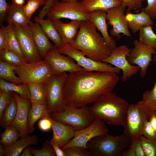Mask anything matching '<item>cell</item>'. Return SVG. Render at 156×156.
Returning a JSON list of instances; mask_svg holds the SVG:
<instances>
[{
	"mask_svg": "<svg viewBox=\"0 0 156 156\" xmlns=\"http://www.w3.org/2000/svg\"><path fill=\"white\" fill-rule=\"evenodd\" d=\"M118 74L85 70L69 73L63 86L67 106L81 107L94 102L102 95L110 92L119 80Z\"/></svg>",
	"mask_w": 156,
	"mask_h": 156,
	"instance_id": "cell-1",
	"label": "cell"
},
{
	"mask_svg": "<svg viewBox=\"0 0 156 156\" xmlns=\"http://www.w3.org/2000/svg\"><path fill=\"white\" fill-rule=\"evenodd\" d=\"M72 46L81 51L88 57L102 62L109 55L112 50L89 20L82 21L76 39Z\"/></svg>",
	"mask_w": 156,
	"mask_h": 156,
	"instance_id": "cell-2",
	"label": "cell"
},
{
	"mask_svg": "<svg viewBox=\"0 0 156 156\" xmlns=\"http://www.w3.org/2000/svg\"><path fill=\"white\" fill-rule=\"evenodd\" d=\"M129 104L112 92L101 96L89 108L95 119L112 125L123 127Z\"/></svg>",
	"mask_w": 156,
	"mask_h": 156,
	"instance_id": "cell-3",
	"label": "cell"
},
{
	"mask_svg": "<svg viewBox=\"0 0 156 156\" xmlns=\"http://www.w3.org/2000/svg\"><path fill=\"white\" fill-rule=\"evenodd\" d=\"M131 138L124 134L114 136L108 133L95 137L87 144L93 156H120L122 151L129 146Z\"/></svg>",
	"mask_w": 156,
	"mask_h": 156,
	"instance_id": "cell-4",
	"label": "cell"
},
{
	"mask_svg": "<svg viewBox=\"0 0 156 156\" xmlns=\"http://www.w3.org/2000/svg\"><path fill=\"white\" fill-rule=\"evenodd\" d=\"M49 114L52 118L71 126L75 131L88 127L95 119L87 105L78 108L67 106L62 111Z\"/></svg>",
	"mask_w": 156,
	"mask_h": 156,
	"instance_id": "cell-5",
	"label": "cell"
},
{
	"mask_svg": "<svg viewBox=\"0 0 156 156\" xmlns=\"http://www.w3.org/2000/svg\"><path fill=\"white\" fill-rule=\"evenodd\" d=\"M15 72L22 83H44L54 72L49 64L44 59L16 66Z\"/></svg>",
	"mask_w": 156,
	"mask_h": 156,
	"instance_id": "cell-6",
	"label": "cell"
},
{
	"mask_svg": "<svg viewBox=\"0 0 156 156\" xmlns=\"http://www.w3.org/2000/svg\"><path fill=\"white\" fill-rule=\"evenodd\" d=\"M153 111L145 106L142 101L129 104L123 126V134L131 138L142 135L144 123L149 120Z\"/></svg>",
	"mask_w": 156,
	"mask_h": 156,
	"instance_id": "cell-7",
	"label": "cell"
},
{
	"mask_svg": "<svg viewBox=\"0 0 156 156\" xmlns=\"http://www.w3.org/2000/svg\"><path fill=\"white\" fill-rule=\"evenodd\" d=\"M67 75L66 72L54 74L44 83L47 93L46 105L49 113L62 111L67 106L62 90Z\"/></svg>",
	"mask_w": 156,
	"mask_h": 156,
	"instance_id": "cell-8",
	"label": "cell"
},
{
	"mask_svg": "<svg viewBox=\"0 0 156 156\" xmlns=\"http://www.w3.org/2000/svg\"><path fill=\"white\" fill-rule=\"evenodd\" d=\"M58 52L61 54L69 56L76 62L77 64L85 70L88 71L110 72L119 74L121 70L110 64L102 62H97L86 57L81 51L72 45L63 44L57 48Z\"/></svg>",
	"mask_w": 156,
	"mask_h": 156,
	"instance_id": "cell-9",
	"label": "cell"
},
{
	"mask_svg": "<svg viewBox=\"0 0 156 156\" xmlns=\"http://www.w3.org/2000/svg\"><path fill=\"white\" fill-rule=\"evenodd\" d=\"M46 16L52 21L62 18L80 21L89 20L90 13L81 2H58L49 9Z\"/></svg>",
	"mask_w": 156,
	"mask_h": 156,
	"instance_id": "cell-10",
	"label": "cell"
},
{
	"mask_svg": "<svg viewBox=\"0 0 156 156\" xmlns=\"http://www.w3.org/2000/svg\"><path fill=\"white\" fill-rule=\"evenodd\" d=\"M130 51L127 45L116 47L112 50L109 56L102 61L113 65L122 71L121 80L123 82L136 74L140 70L138 66L132 65L128 61L127 57Z\"/></svg>",
	"mask_w": 156,
	"mask_h": 156,
	"instance_id": "cell-11",
	"label": "cell"
},
{
	"mask_svg": "<svg viewBox=\"0 0 156 156\" xmlns=\"http://www.w3.org/2000/svg\"><path fill=\"white\" fill-rule=\"evenodd\" d=\"M13 25L15 34L27 62L42 60L33 38L29 24L24 26Z\"/></svg>",
	"mask_w": 156,
	"mask_h": 156,
	"instance_id": "cell-12",
	"label": "cell"
},
{
	"mask_svg": "<svg viewBox=\"0 0 156 156\" xmlns=\"http://www.w3.org/2000/svg\"><path fill=\"white\" fill-rule=\"evenodd\" d=\"M108 132L109 130L104 122L100 119H95L89 126L82 129L75 131L73 138L61 148L63 150L69 147L79 146L88 149L87 144L90 140L97 136L104 135Z\"/></svg>",
	"mask_w": 156,
	"mask_h": 156,
	"instance_id": "cell-13",
	"label": "cell"
},
{
	"mask_svg": "<svg viewBox=\"0 0 156 156\" xmlns=\"http://www.w3.org/2000/svg\"><path fill=\"white\" fill-rule=\"evenodd\" d=\"M133 44L134 48L130 50L127 58L130 64L136 65L140 68L139 74L143 78L146 76L147 69L153 61V55H156V51L137 40H134Z\"/></svg>",
	"mask_w": 156,
	"mask_h": 156,
	"instance_id": "cell-14",
	"label": "cell"
},
{
	"mask_svg": "<svg viewBox=\"0 0 156 156\" xmlns=\"http://www.w3.org/2000/svg\"><path fill=\"white\" fill-rule=\"evenodd\" d=\"M55 45L47 53L44 59L51 67L54 74L64 72L72 73L84 70L75 62V60L69 56L62 55Z\"/></svg>",
	"mask_w": 156,
	"mask_h": 156,
	"instance_id": "cell-15",
	"label": "cell"
},
{
	"mask_svg": "<svg viewBox=\"0 0 156 156\" xmlns=\"http://www.w3.org/2000/svg\"><path fill=\"white\" fill-rule=\"evenodd\" d=\"M125 9L120 5L106 11L107 23L112 26L110 31L111 36L119 37L121 33L127 36H131L127 22L124 14Z\"/></svg>",
	"mask_w": 156,
	"mask_h": 156,
	"instance_id": "cell-16",
	"label": "cell"
},
{
	"mask_svg": "<svg viewBox=\"0 0 156 156\" xmlns=\"http://www.w3.org/2000/svg\"><path fill=\"white\" fill-rule=\"evenodd\" d=\"M13 92L16 102L17 111L14 119L10 125L13 127L18 131L21 138L25 137L29 135L27 119L32 103L30 99H23L17 93Z\"/></svg>",
	"mask_w": 156,
	"mask_h": 156,
	"instance_id": "cell-17",
	"label": "cell"
},
{
	"mask_svg": "<svg viewBox=\"0 0 156 156\" xmlns=\"http://www.w3.org/2000/svg\"><path fill=\"white\" fill-rule=\"evenodd\" d=\"M53 135L49 141L60 148L68 144L73 138L75 131L70 126L63 124L51 118Z\"/></svg>",
	"mask_w": 156,
	"mask_h": 156,
	"instance_id": "cell-18",
	"label": "cell"
},
{
	"mask_svg": "<svg viewBox=\"0 0 156 156\" xmlns=\"http://www.w3.org/2000/svg\"><path fill=\"white\" fill-rule=\"evenodd\" d=\"M53 21L63 44L72 45L78 34L81 21L72 20L68 23H63L60 19Z\"/></svg>",
	"mask_w": 156,
	"mask_h": 156,
	"instance_id": "cell-19",
	"label": "cell"
},
{
	"mask_svg": "<svg viewBox=\"0 0 156 156\" xmlns=\"http://www.w3.org/2000/svg\"><path fill=\"white\" fill-rule=\"evenodd\" d=\"M90 14L89 20L94 24L100 32L108 47L111 50L115 48L116 47V43L108 33V26L106 23V11L97 10L90 12Z\"/></svg>",
	"mask_w": 156,
	"mask_h": 156,
	"instance_id": "cell-20",
	"label": "cell"
},
{
	"mask_svg": "<svg viewBox=\"0 0 156 156\" xmlns=\"http://www.w3.org/2000/svg\"><path fill=\"white\" fill-rule=\"evenodd\" d=\"M29 25L34 42L42 58L44 59L53 45L37 23L31 21Z\"/></svg>",
	"mask_w": 156,
	"mask_h": 156,
	"instance_id": "cell-21",
	"label": "cell"
},
{
	"mask_svg": "<svg viewBox=\"0 0 156 156\" xmlns=\"http://www.w3.org/2000/svg\"><path fill=\"white\" fill-rule=\"evenodd\" d=\"M23 5H17L13 2L9 4L5 17V22L8 23L24 26L29 24L31 20L25 14Z\"/></svg>",
	"mask_w": 156,
	"mask_h": 156,
	"instance_id": "cell-22",
	"label": "cell"
},
{
	"mask_svg": "<svg viewBox=\"0 0 156 156\" xmlns=\"http://www.w3.org/2000/svg\"><path fill=\"white\" fill-rule=\"evenodd\" d=\"M125 17L129 28L134 34L139 31L143 27L152 26L154 23L152 19L143 10L139 14L127 13Z\"/></svg>",
	"mask_w": 156,
	"mask_h": 156,
	"instance_id": "cell-23",
	"label": "cell"
},
{
	"mask_svg": "<svg viewBox=\"0 0 156 156\" xmlns=\"http://www.w3.org/2000/svg\"><path fill=\"white\" fill-rule=\"evenodd\" d=\"M46 104L37 103H32L29 110L27 119V127L29 134L34 131V125L38 120L50 118Z\"/></svg>",
	"mask_w": 156,
	"mask_h": 156,
	"instance_id": "cell-24",
	"label": "cell"
},
{
	"mask_svg": "<svg viewBox=\"0 0 156 156\" xmlns=\"http://www.w3.org/2000/svg\"><path fill=\"white\" fill-rule=\"evenodd\" d=\"M33 20L40 25L46 35L53 41L57 48L64 44L52 21L47 18L46 19H40L37 16L34 17Z\"/></svg>",
	"mask_w": 156,
	"mask_h": 156,
	"instance_id": "cell-25",
	"label": "cell"
},
{
	"mask_svg": "<svg viewBox=\"0 0 156 156\" xmlns=\"http://www.w3.org/2000/svg\"><path fill=\"white\" fill-rule=\"evenodd\" d=\"M38 140V138L36 135L21 138L20 140H18L12 145L4 147L5 156H20L22 151L27 146L30 145H36Z\"/></svg>",
	"mask_w": 156,
	"mask_h": 156,
	"instance_id": "cell-26",
	"label": "cell"
},
{
	"mask_svg": "<svg viewBox=\"0 0 156 156\" xmlns=\"http://www.w3.org/2000/svg\"><path fill=\"white\" fill-rule=\"evenodd\" d=\"M88 12L97 10L106 11L112 8L120 6L122 0H82L80 1Z\"/></svg>",
	"mask_w": 156,
	"mask_h": 156,
	"instance_id": "cell-27",
	"label": "cell"
},
{
	"mask_svg": "<svg viewBox=\"0 0 156 156\" xmlns=\"http://www.w3.org/2000/svg\"><path fill=\"white\" fill-rule=\"evenodd\" d=\"M27 85L31 103L46 104L47 93L44 83H31Z\"/></svg>",
	"mask_w": 156,
	"mask_h": 156,
	"instance_id": "cell-28",
	"label": "cell"
},
{
	"mask_svg": "<svg viewBox=\"0 0 156 156\" xmlns=\"http://www.w3.org/2000/svg\"><path fill=\"white\" fill-rule=\"evenodd\" d=\"M0 88L1 90L16 92L23 99H30L29 89L27 85L25 83L18 85L13 83H9L5 80L0 78Z\"/></svg>",
	"mask_w": 156,
	"mask_h": 156,
	"instance_id": "cell-29",
	"label": "cell"
},
{
	"mask_svg": "<svg viewBox=\"0 0 156 156\" xmlns=\"http://www.w3.org/2000/svg\"><path fill=\"white\" fill-rule=\"evenodd\" d=\"M17 111L16 102L13 92L12 95L10 102L4 110L1 117L0 118V125L5 128L10 125L14 119Z\"/></svg>",
	"mask_w": 156,
	"mask_h": 156,
	"instance_id": "cell-30",
	"label": "cell"
},
{
	"mask_svg": "<svg viewBox=\"0 0 156 156\" xmlns=\"http://www.w3.org/2000/svg\"><path fill=\"white\" fill-rule=\"evenodd\" d=\"M6 26L7 37L6 48L15 53L21 57L25 59L15 34L12 23H8Z\"/></svg>",
	"mask_w": 156,
	"mask_h": 156,
	"instance_id": "cell-31",
	"label": "cell"
},
{
	"mask_svg": "<svg viewBox=\"0 0 156 156\" xmlns=\"http://www.w3.org/2000/svg\"><path fill=\"white\" fill-rule=\"evenodd\" d=\"M16 66L0 60V78L17 84L21 83L20 79L16 75Z\"/></svg>",
	"mask_w": 156,
	"mask_h": 156,
	"instance_id": "cell-32",
	"label": "cell"
},
{
	"mask_svg": "<svg viewBox=\"0 0 156 156\" xmlns=\"http://www.w3.org/2000/svg\"><path fill=\"white\" fill-rule=\"evenodd\" d=\"M139 41L156 51V34L154 32L152 26L141 28L139 30Z\"/></svg>",
	"mask_w": 156,
	"mask_h": 156,
	"instance_id": "cell-33",
	"label": "cell"
},
{
	"mask_svg": "<svg viewBox=\"0 0 156 156\" xmlns=\"http://www.w3.org/2000/svg\"><path fill=\"white\" fill-rule=\"evenodd\" d=\"M5 128L1 134L0 142L4 147H6L14 143L20 136L18 131L13 127L10 125Z\"/></svg>",
	"mask_w": 156,
	"mask_h": 156,
	"instance_id": "cell-34",
	"label": "cell"
},
{
	"mask_svg": "<svg viewBox=\"0 0 156 156\" xmlns=\"http://www.w3.org/2000/svg\"><path fill=\"white\" fill-rule=\"evenodd\" d=\"M0 60L15 66L27 63L25 59L7 48L0 51Z\"/></svg>",
	"mask_w": 156,
	"mask_h": 156,
	"instance_id": "cell-35",
	"label": "cell"
},
{
	"mask_svg": "<svg viewBox=\"0 0 156 156\" xmlns=\"http://www.w3.org/2000/svg\"><path fill=\"white\" fill-rule=\"evenodd\" d=\"M142 101L147 107L152 111H156V78L153 88L145 92Z\"/></svg>",
	"mask_w": 156,
	"mask_h": 156,
	"instance_id": "cell-36",
	"label": "cell"
},
{
	"mask_svg": "<svg viewBox=\"0 0 156 156\" xmlns=\"http://www.w3.org/2000/svg\"><path fill=\"white\" fill-rule=\"evenodd\" d=\"M140 138L146 156H156V138L149 140L142 135Z\"/></svg>",
	"mask_w": 156,
	"mask_h": 156,
	"instance_id": "cell-37",
	"label": "cell"
},
{
	"mask_svg": "<svg viewBox=\"0 0 156 156\" xmlns=\"http://www.w3.org/2000/svg\"><path fill=\"white\" fill-rule=\"evenodd\" d=\"M45 3L40 0H28L27 3L23 6L25 15L29 20L33 14L41 5H44Z\"/></svg>",
	"mask_w": 156,
	"mask_h": 156,
	"instance_id": "cell-38",
	"label": "cell"
},
{
	"mask_svg": "<svg viewBox=\"0 0 156 156\" xmlns=\"http://www.w3.org/2000/svg\"><path fill=\"white\" fill-rule=\"evenodd\" d=\"M62 150L66 156H93L88 149L81 147H70Z\"/></svg>",
	"mask_w": 156,
	"mask_h": 156,
	"instance_id": "cell-39",
	"label": "cell"
},
{
	"mask_svg": "<svg viewBox=\"0 0 156 156\" xmlns=\"http://www.w3.org/2000/svg\"><path fill=\"white\" fill-rule=\"evenodd\" d=\"M31 152L34 156H55L56 154L53 148L47 141L43 143L42 148L35 149L30 148Z\"/></svg>",
	"mask_w": 156,
	"mask_h": 156,
	"instance_id": "cell-40",
	"label": "cell"
},
{
	"mask_svg": "<svg viewBox=\"0 0 156 156\" xmlns=\"http://www.w3.org/2000/svg\"><path fill=\"white\" fill-rule=\"evenodd\" d=\"M12 92L0 90V118L2 116L4 110L10 102Z\"/></svg>",
	"mask_w": 156,
	"mask_h": 156,
	"instance_id": "cell-41",
	"label": "cell"
},
{
	"mask_svg": "<svg viewBox=\"0 0 156 156\" xmlns=\"http://www.w3.org/2000/svg\"><path fill=\"white\" fill-rule=\"evenodd\" d=\"M147 0H122L121 5L123 8H127L126 12H130L132 10H138L141 8L143 2Z\"/></svg>",
	"mask_w": 156,
	"mask_h": 156,
	"instance_id": "cell-42",
	"label": "cell"
},
{
	"mask_svg": "<svg viewBox=\"0 0 156 156\" xmlns=\"http://www.w3.org/2000/svg\"><path fill=\"white\" fill-rule=\"evenodd\" d=\"M141 135L149 140H154L156 138V132L148 120L146 121L144 123L142 130Z\"/></svg>",
	"mask_w": 156,
	"mask_h": 156,
	"instance_id": "cell-43",
	"label": "cell"
},
{
	"mask_svg": "<svg viewBox=\"0 0 156 156\" xmlns=\"http://www.w3.org/2000/svg\"><path fill=\"white\" fill-rule=\"evenodd\" d=\"M130 147L134 149L136 156H146L140 137L131 138Z\"/></svg>",
	"mask_w": 156,
	"mask_h": 156,
	"instance_id": "cell-44",
	"label": "cell"
},
{
	"mask_svg": "<svg viewBox=\"0 0 156 156\" xmlns=\"http://www.w3.org/2000/svg\"><path fill=\"white\" fill-rule=\"evenodd\" d=\"M147 5L142 9L152 19H156V0H147Z\"/></svg>",
	"mask_w": 156,
	"mask_h": 156,
	"instance_id": "cell-45",
	"label": "cell"
},
{
	"mask_svg": "<svg viewBox=\"0 0 156 156\" xmlns=\"http://www.w3.org/2000/svg\"><path fill=\"white\" fill-rule=\"evenodd\" d=\"M59 0H47L45 4L38 14V17L40 19H44L51 7L59 1Z\"/></svg>",
	"mask_w": 156,
	"mask_h": 156,
	"instance_id": "cell-46",
	"label": "cell"
},
{
	"mask_svg": "<svg viewBox=\"0 0 156 156\" xmlns=\"http://www.w3.org/2000/svg\"><path fill=\"white\" fill-rule=\"evenodd\" d=\"M6 0H0V25H3L5 22L6 14L9 5Z\"/></svg>",
	"mask_w": 156,
	"mask_h": 156,
	"instance_id": "cell-47",
	"label": "cell"
},
{
	"mask_svg": "<svg viewBox=\"0 0 156 156\" xmlns=\"http://www.w3.org/2000/svg\"><path fill=\"white\" fill-rule=\"evenodd\" d=\"M50 118H42L39 121L38 126L41 130L46 132L52 128V122Z\"/></svg>",
	"mask_w": 156,
	"mask_h": 156,
	"instance_id": "cell-48",
	"label": "cell"
},
{
	"mask_svg": "<svg viewBox=\"0 0 156 156\" xmlns=\"http://www.w3.org/2000/svg\"><path fill=\"white\" fill-rule=\"evenodd\" d=\"M0 29V51L6 48V42L7 37L6 26H1Z\"/></svg>",
	"mask_w": 156,
	"mask_h": 156,
	"instance_id": "cell-49",
	"label": "cell"
},
{
	"mask_svg": "<svg viewBox=\"0 0 156 156\" xmlns=\"http://www.w3.org/2000/svg\"><path fill=\"white\" fill-rule=\"evenodd\" d=\"M52 146L57 156H66L62 148L54 143L47 141Z\"/></svg>",
	"mask_w": 156,
	"mask_h": 156,
	"instance_id": "cell-50",
	"label": "cell"
},
{
	"mask_svg": "<svg viewBox=\"0 0 156 156\" xmlns=\"http://www.w3.org/2000/svg\"><path fill=\"white\" fill-rule=\"evenodd\" d=\"M148 120L152 127L156 132V111L153 112Z\"/></svg>",
	"mask_w": 156,
	"mask_h": 156,
	"instance_id": "cell-51",
	"label": "cell"
},
{
	"mask_svg": "<svg viewBox=\"0 0 156 156\" xmlns=\"http://www.w3.org/2000/svg\"><path fill=\"white\" fill-rule=\"evenodd\" d=\"M120 156H136L133 149L131 147L127 150H124L121 153Z\"/></svg>",
	"mask_w": 156,
	"mask_h": 156,
	"instance_id": "cell-52",
	"label": "cell"
},
{
	"mask_svg": "<svg viewBox=\"0 0 156 156\" xmlns=\"http://www.w3.org/2000/svg\"><path fill=\"white\" fill-rule=\"evenodd\" d=\"M30 147L29 146H27L23 150V151L20 155V156H32L30 150Z\"/></svg>",
	"mask_w": 156,
	"mask_h": 156,
	"instance_id": "cell-53",
	"label": "cell"
},
{
	"mask_svg": "<svg viewBox=\"0 0 156 156\" xmlns=\"http://www.w3.org/2000/svg\"><path fill=\"white\" fill-rule=\"evenodd\" d=\"M12 2L19 5H24L25 0H11Z\"/></svg>",
	"mask_w": 156,
	"mask_h": 156,
	"instance_id": "cell-54",
	"label": "cell"
},
{
	"mask_svg": "<svg viewBox=\"0 0 156 156\" xmlns=\"http://www.w3.org/2000/svg\"><path fill=\"white\" fill-rule=\"evenodd\" d=\"M5 150L4 147L1 144H0V156H5Z\"/></svg>",
	"mask_w": 156,
	"mask_h": 156,
	"instance_id": "cell-55",
	"label": "cell"
},
{
	"mask_svg": "<svg viewBox=\"0 0 156 156\" xmlns=\"http://www.w3.org/2000/svg\"><path fill=\"white\" fill-rule=\"evenodd\" d=\"M78 0H61V1L66 2H77L78 1Z\"/></svg>",
	"mask_w": 156,
	"mask_h": 156,
	"instance_id": "cell-56",
	"label": "cell"
},
{
	"mask_svg": "<svg viewBox=\"0 0 156 156\" xmlns=\"http://www.w3.org/2000/svg\"><path fill=\"white\" fill-rule=\"evenodd\" d=\"M153 61L154 62H156V55L153 56Z\"/></svg>",
	"mask_w": 156,
	"mask_h": 156,
	"instance_id": "cell-57",
	"label": "cell"
},
{
	"mask_svg": "<svg viewBox=\"0 0 156 156\" xmlns=\"http://www.w3.org/2000/svg\"><path fill=\"white\" fill-rule=\"evenodd\" d=\"M40 1H42L43 2H44L45 3H46L47 0H40Z\"/></svg>",
	"mask_w": 156,
	"mask_h": 156,
	"instance_id": "cell-58",
	"label": "cell"
}]
</instances>
